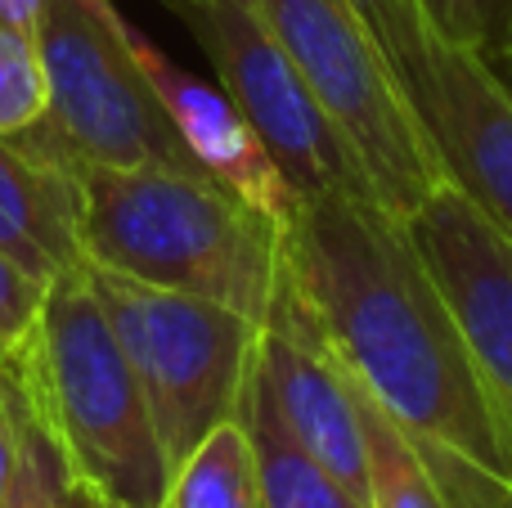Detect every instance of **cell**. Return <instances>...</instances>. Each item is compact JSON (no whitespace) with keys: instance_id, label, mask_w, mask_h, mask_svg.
<instances>
[{"instance_id":"cell-21","label":"cell","mask_w":512,"mask_h":508,"mask_svg":"<svg viewBox=\"0 0 512 508\" xmlns=\"http://www.w3.org/2000/svg\"><path fill=\"white\" fill-rule=\"evenodd\" d=\"M427 5H432V14L441 18L445 32L477 45V0H427Z\"/></svg>"},{"instance_id":"cell-2","label":"cell","mask_w":512,"mask_h":508,"mask_svg":"<svg viewBox=\"0 0 512 508\" xmlns=\"http://www.w3.org/2000/svg\"><path fill=\"white\" fill-rule=\"evenodd\" d=\"M81 239L95 266L221 302L252 324L292 288L288 225L203 171L81 167Z\"/></svg>"},{"instance_id":"cell-5","label":"cell","mask_w":512,"mask_h":508,"mask_svg":"<svg viewBox=\"0 0 512 508\" xmlns=\"http://www.w3.org/2000/svg\"><path fill=\"white\" fill-rule=\"evenodd\" d=\"M95 297L140 378L167 473L212 428L248 419L261 378V324L221 302L153 288L86 261Z\"/></svg>"},{"instance_id":"cell-10","label":"cell","mask_w":512,"mask_h":508,"mask_svg":"<svg viewBox=\"0 0 512 508\" xmlns=\"http://www.w3.org/2000/svg\"><path fill=\"white\" fill-rule=\"evenodd\" d=\"M261 387L292 437L369 504L355 383L337 360L315 306L301 293L297 275L274 315L261 324Z\"/></svg>"},{"instance_id":"cell-4","label":"cell","mask_w":512,"mask_h":508,"mask_svg":"<svg viewBox=\"0 0 512 508\" xmlns=\"http://www.w3.org/2000/svg\"><path fill=\"white\" fill-rule=\"evenodd\" d=\"M355 153L382 212L409 221L450 185L364 0H248Z\"/></svg>"},{"instance_id":"cell-8","label":"cell","mask_w":512,"mask_h":508,"mask_svg":"<svg viewBox=\"0 0 512 508\" xmlns=\"http://www.w3.org/2000/svg\"><path fill=\"white\" fill-rule=\"evenodd\" d=\"M162 5L194 32L198 50L216 72V86L256 126L301 203L337 189L369 194L355 153L346 149L337 126L328 122L319 99L310 95L301 72L265 32L248 0H162Z\"/></svg>"},{"instance_id":"cell-20","label":"cell","mask_w":512,"mask_h":508,"mask_svg":"<svg viewBox=\"0 0 512 508\" xmlns=\"http://www.w3.org/2000/svg\"><path fill=\"white\" fill-rule=\"evenodd\" d=\"M477 45L490 59H512V0H477Z\"/></svg>"},{"instance_id":"cell-6","label":"cell","mask_w":512,"mask_h":508,"mask_svg":"<svg viewBox=\"0 0 512 508\" xmlns=\"http://www.w3.org/2000/svg\"><path fill=\"white\" fill-rule=\"evenodd\" d=\"M36 45L50 81L45 122L81 167L203 171L144 77L135 27L113 0H45Z\"/></svg>"},{"instance_id":"cell-17","label":"cell","mask_w":512,"mask_h":508,"mask_svg":"<svg viewBox=\"0 0 512 508\" xmlns=\"http://www.w3.org/2000/svg\"><path fill=\"white\" fill-rule=\"evenodd\" d=\"M50 288L36 284L18 261H9L0 252V369H9L18 360V351L27 347L36 320H41V306Z\"/></svg>"},{"instance_id":"cell-18","label":"cell","mask_w":512,"mask_h":508,"mask_svg":"<svg viewBox=\"0 0 512 508\" xmlns=\"http://www.w3.org/2000/svg\"><path fill=\"white\" fill-rule=\"evenodd\" d=\"M23 423H27V414H23ZM63 486H68V473H63L59 455H54L50 441L27 423L23 459H18V473H14V482H9L0 508H63Z\"/></svg>"},{"instance_id":"cell-23","label":"cell","mask_w":512,"mask_h":508,"mask_svg":"<svg viewBox=\"0 0 512 508\" xmlns=\"http://www.w3.org/2000/svg\"><path fill=\"white\" fill-rule=\"evenodd\" d=\"M63 508H113V504H104L95 491H86V486L68 482L63 486Z\"/></svg>"},{"instance_id":"cell-14","label":"cell","mask_w":512,"mask_h":508,"mask_svg":"<svg viewBox=\"0 0 512 508\" xmlns=\"http://www.w3.org/2000/svg\"><path fill=\"white\" fill-rule=\"evenodd\" d=\"M162 508H261L248 423L230 419L207 432L171 473Z\"/></svg>"},{"instance_id":"cell-11","label":"cell","mask_w":512,"mask_h":508,"mask_svg":"<svg viewBox=\"0 0 512 508\" xmlns=\"http://www.w3.org/2000/svg\"><path fill=\"white\" fill-rule=\"evenodd\" d=\"M0 252L45 288L90 261L81 239V162L45 117L0 135Z\"/></svg>"},{"instance_id":"cell-7","label":"cell","mask_w":512,"mask_h":508,"mask_svg":"<svg viewBox=\"0 0 512 508\" xmlns=\"http://www.w3.org/2000/svg\"><path fill=\"white\" fill-rule=\"evenodd\" d=\"M450 185L512 239V77L441 27L427 0H364Z\"/></svg>"},{"instance_id":"cell-15","label":"cell","mask_w":512,"mask_h":508,"mask_svg":"<svg viewBox=\"0 0 512 508\" xmlns=\"http://www.w3.org/2000/svg\"><path fill=\"white\" fill-rule=\"evenodd\" d=\"M355 383V378H351ZM355 405H360V432H364V473H369V508H450L436 491L427 464L405 441V432L387 419L378 401L355 383Z\"/></svg>"},{"instance_id":"cell-19","label":"cell","mask_w":512,"mask_h":508,"mask_svg":"<svg viewBox=\"0 0 512 508\" xmlns=\"http://www.w3.org/2000/svg\"><path fill=\"white\" fill-rule=\"evenodd\" d=\"M23 432H27L23 410L9 396V387L0 383V504H5V491L18 473V459H23Z\"/></svg>"},{"instance_id":"cell-16","label":"cell","mask_w":512,"mask_h":508,"mask_svg":"<svg viewBox=\"0 0 512 508\" xmlns=\"http://www.w3.org/2000/svg\"><path fill=\"white\" fill-rule=\"evenodd\" d=\"M45 108H50V81H45L36 32L0 18V135L36 126Z\"/></svg>"},{"instance_id":"cell-3","label":"cell","mask_w":512,"mask_h":508,"mask_svg":"<svg viewBox=\"0 0 512 508\" xmlns=\"http://www.w3.org/2000/svg\"><path fill=\"white\" fill-rule=\"evenodd\" d=\"M0 383L50 441L68 482L113 508H162L167 459L131 356L86 270L50 284L32 338L0 369Z\"/></svg>"},{"instance_id":"cell-1","label":"cell","mask_w":512,"mask_h":508,"mask_svg":"<svg viewBox=\"0 0 512 508\" xmlns=\"http://www.w3.org/2000/svg\"><path fill=\"white\" fill-rule=\"evenodd\" d=\"M288 252L346 374L387 410L450 508H512V441L409 225L369 194L297 203Z\"/></svg>"},{"instance_id":"cell-24","label":"cell","mask_w":512,"mask_h":508,"mask_svg":"<svg viewBox=\"0 0 512 508\" xmlns=\"http://www.w3.org/2000/svg\"><path fill=\"white\" fill-rule=\"evenodd\" d=\"M504 68H508V77H512V59H504Z\"/></svg>"},{"instance_id":"cell-13","label":"cell","mask_w":512,"mask_h":508,"mask_svg":"<svg viewBox=\"0 0 512 508\" xmlns=\"http://www.w3.org/2000/svg\"><path fill=\"white\" fill-rule=\"evenodd\" d=\"M248 437L256 455L261 508H369L337 473H328L306 446L288 432L274 401L256 378V396L248 410Z\"/></svg>"},{"instance_id":"cell-9","label":"cell","mask_w":512,"mask_h":508,"mask_svg":"<svg viewBox=\"0 0 512 508\" xmlns=\"http://www.w3.org/2000/svg\"><path fill=\"white\" fill-rule=\"evenodd\" d=\"M405 225L512 441V239L459 185H441Z\"/></svg>"},{"instance_id":"cell-12","label":"cell","mask_w":512,"mask_h":508,"mask_svg":"<svg viewBox=\"0 0 512 508\" xmlns=\"http://www.w3.org/2000/svg\"><path fill=\"white\" fill-rule=\"evenodd\" d=\"M135 54L140 68L149 77V86L158 90L162 108H167L171 126H176L180 144L189 149V158L216 180V185L234 189L243 203H252L256 212H265L270 221H292L297 212V189L288 185L283 167L270 158L265 140L256 135V126L234 108V99L225 95L216 81H203L194 72H185L180 63H171L158 45H149L135 32Z\"/></svg>"},{"instance_id":"cell-22","label":"cell","mask_w":512,"mask_h":508,"mask_svg":"<svg viewBox=\"0 0 512 508\" xmlns=\"http://www.w3.org/2000/svg\"><path fill=\"white\" fill-rule=\"evenodd\" d=\"M41 5H45V0H0V18H5V23H14V27H27V32H36Z\"/></svg>"}]
</instances>
